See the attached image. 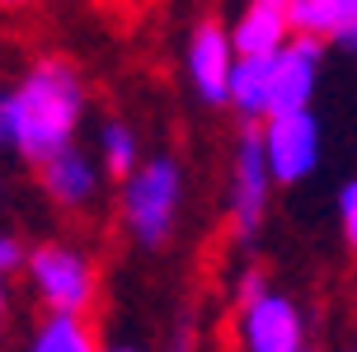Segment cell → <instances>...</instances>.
Returning a JSON list of instances; mask_svg holds the SVG:
<instances>
[{"mask_svg":"<svg viewBox=\"0 0 357 352\" xmlns=\"http://www.w3.org/2000/svg\"><path fill=\"white\" fill-rule=\"evenodd\" d=\"M99 160H104V174L113 178H127L137 164H142V141H137V132L127 123H104L99 127Z\"/></svg>","mask_w":357,"mask_h":352,"instance_id":"14","label":"cell"},{"mask_svg":"<svg viewBox=\"0 0 357 352\" xmlns=\"http://www.w3.org/2000/svg\"><path fill=\"white\" fill-rule=\"evenodd\" d=\"M0 315H5V300H0Z\"/></svg>","mask_w":357,"mask_h":352,"instance_id":"19","label":"cell"},{"mask_svg":"<svg viewBox=\"0 0 357 352\" xmlns=\"http://www.w3.org/2000/svg\"><path fill=\"white\" fill-rule=\"evenodd\" d=\"M24 245L19 240H10V235H0V300H5V277L15 273V268H24Z\"/></svg>","mask_w":357,"mask_h":352,"instance_id":"16","label":"cell"},{"mask_svg":"<svg viewBox=\"0 0 357 352\" xmlns=\"http://www.w3.org/2000/svg\"><path fill=\"white\" fill-rule=\"evenodd\" d=\"M29 348L33 352H94L99 334L89 324V310H47L33 324Z\"/></svg>","mask_w":357,"mask_h":352,"instance_id":"13","label":"cell"},{"mask_svg":"<svg viewBox=\"0 0 357 352\" xmlns=\"http://www.w3.org/2000/svg\"><path fill=\"white\" fill-rule=\"evenodd\" d=\"M24 5H38V0H0V10H24Z\"/></svg>","mask_w":357,"mask_h":352,"instance_id":"18","label":"cell"},{"mask_svg":"<svg viewBox=\"0 0 357 352\" xmlns=\"http://www.w3.org/2000/svg\"><path fill=\"white\" fill-rule=\"evenodd\" d=\"M296 33L320 38L324 47H348L357 52V0H291Z\"/></svg>","mask_w":357,"mask_h":352,"instance_id":"11","label":"cell"},{"mask_svg":"<svg viewBox=\"0 0 357 352\" xmlns=\"http://www.w3.org/2000/svg\"><path fill=\"white\" fill-rule=\"evenodd\" d=\"M259 291H268V282L264 273H240V282H235V310L245 305V300H254Z\"/></svg>","mask_w":357,"mask_h":352,"instance_id":"17","label":"cell"},{"mask_svg":"<svg viewBox=\"0 0 357 352\" xmlns=\"http://www.w3.org/2000/svg\"><path fill=\"white\" fill-rule=\"evenodd\" d=\"M99 174H104V160H94L89 151H80L75 141L66 146V151H56L52 160H43V164H38L43 193L52 197L61 211L94 207V197H99Z\"/></svg>","mask_w":357,"mask_h":352,"instance_id":"9","label":"cell"},{"mask_svg":"<svg viewBox=\"0 0 357 352\" xmlns=\"http://www.w3.org/2000/svg\"><path fill=\"white\" fill-rule=\"evenodd\" d=\"M320 61H324V43L310 33L287 38L273 52V113L282 108H305L315 99L320 85Z\"/></svg>","mask_w":357,"mask_h":352,"instance_id":"8","label":"cell"},{"mask_svg":"<svg viewBox=\"0 0 357 352\" xmlns=\"http://www.w3.org/2000/svg\"><path fill=\"white\" fill-rule=\"evenodd\" d=\"M231 38L240 56L278 52L287 38H296V19H291V0H245L231 24Z\"/></svg>","mask_w":357,"mask_h":352,"instance_id":"10","label":"cell"},{"mask_svg":"<svg viewBox=\"0 0 357 352\" xmlns=\"http://www.w3.org/2000/svg\"><path fill=\"white\" fill-rule=\"evenodd\" d=\"M85 123V80L71 61L43 56L19 75V85L0 99V146H10L24 164H43L66 151Z\"/></svg>","mask_w":357,"mask_h":352,"instance_id":"1","label":"cell"},{"mask_svg":"<svg viewBox=\"0 0 357 352\" xmlns=\"http://www.w3.org/2000/svg\"><path fill=\"white\" fill-rule=\"evenodd\" d=\"M273 164H268V151H264V127L259 123H245L240 141H235V160H231V230L240 240H254L264 230V216H268V193H273Z\"/></svg>","mask_w":357,"mask_h":352,"instance_id":"4","label":"cell"},{"mask_svg":"<svg viewBox=\"0 0 357 352\" xmlns=\"http://www.w3.org/2000/svg\"><path fill=\"white\" fill-rule=\"evenodd\" d=\"M339 226H343L348 249H357V178H348L339 188Z\"/></svg>","mask_w":357,"mask_h":352,"instance_id":"15","label":"cell"},{"mask_svg":"<svg viewBox=\"0 0 357 352\" xmlns=\"http://www.w3.org/2000/svg\"><path fill=\"white\" fill-rule=\"evenodd\" d=\"M235 61H240V47L226 24L216 19H202L188 33V47H183V70H188V85L207 108H231V75Z\"/></svg>","mask_w":357,"mask_h":352,"instance_id":"6","label":"cell"},{"mask_svg":"<svg viewBox=\"0 0 357 352\" xmlns=\"http://www.w3.org/2000/svg\"><path fill=\"white\" fill-rule=\"evenodd\" d=\"M231 108L245 123H264L273 113V52L240 56L231 75Z\"/></svg>","mask_w":357,"mask_h":352,"instance_id":"12","label":"cell"},{"mask_svg":"<svg viewBox=\"0 0 357 352\" xmlns=\"http://www.w3.org/2000/svg\"><path fill=\"white\" fill-rule=\"evenodd\" d=\"M259 127H264V151H268V164H273L278 183H301V178H310L320 169L324 137H320V118H315L310 104L268 113Z\"/></svg>","mask_w":357,"mask_h":352,"instance_id":"5","label":"cell"},{"mask_svg":"<svg viewBox=\"0 0 357 352\" xmlns=\"http://www.w3.org/2000/svg\"><path fill=\"white\" fill-rule=\"evenodd\" d=\"M29 286L47 310H89L99 296V277L80 249L71 245H38L24 259Z\"/></svg>","mask_w":357,"mask_h":352,"instance_id":"3","label":"cell"},{"mask_svg":"<svg viewBox=\"0 0 357 352\" xmlns=\"http://www.w3.org/2000/svg\"><path fill=\"white\" fill-rule=\"evenodd\" d=\"M235 334H240V348H250V352H301L305 319L296 310V300L268 286V291H259L254 300L240 305Z\"/></svg>","mask_w":357,"mask_h":352,"instance_id":"7","label":"cell"},{"mask_svg":"<svg viewBox=\"0 0 357 352\" xmlns=\"http://www.w3.org/2000/svg\"><path fill=\"white\" fill-rule=\"evenodd\" d=\"M123 226L142 249H160L174 235L178 207H183V169L174 155H146L123 178Z\"/></svg>","mask_w":357,"mask_h":352,"instance_id":"2","label":"cell"}]
</instances>
